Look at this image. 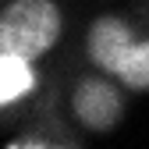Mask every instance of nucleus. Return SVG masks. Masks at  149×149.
Segmentation results:
<instances>
[{
    "label": "nucleus",
    "instance_id": "20e7f679",
    "mask_svg": "<svg viewBox=\"0 0 149 149\" xmlns=\"http://www.w3.org/2000/svg\"><path fill=\"white\" fill-rule=\"evenodd\" d=\"M36 92H39V71H36V61L22 57V53L0 50V107L11 110L18 103L32 100Z\"/></svg>",
    "mask_w": 149,
    "mask_h": 149
},
{
    "label": "nucleus",
    "instance_id": "39448f33",
    "mask_svg": "<svg viewBox=\"0 0 149 149\" xmlns=\"http://www.w3.org/2000/svg\"><path fill=\"white\" fill-rule=\"evenodd\" d=\"M114 78L128 89V92H149V36H139V39L128 46V53L121 57Z\"/></svg>",
    "mask_w": 149,
    "mask_h": 149
},
{
    "label": "nucleus",
    "instance_id": "f257e3e1",
    "mask_svg": "<svg viewBox=\"0 0 149 149\" xmlns=\"http://www.w3.org/2000/svg\"><path fill=\"white\" fill-rule=\"evenodd\" d=\"M64 39V11L57 0H7L0 11V50L39 64Z\"/></svg>",
    "mask_w": 149,
    "mask_h": 149
},
{
    "label": "nucleus",
    "instance_id": "f03ea898",
    "mask_svg": "<svg viewBox=\"0 0 149 149\" xmlns=\"http://www.w3.org/2000/svg\"><path fill=\"white\" fill-rule=\"evenodd\" d=\"M124 85L107 71L92 68L89 74H78L68 89V114L71 121L89 135H110L117 132L124 114H128V96Z\"/></svg>",
    "mask_w": 149,
    "mask_h": 149
},
{
    "label": "nucleus",
    "instance_id": "423d86ee",
    "mask_svg": "<svg viewBox=\"0 0 149 149\" xmlns=\"http://www.w3.org/2000/svg\"><path fill=\"white\" fill-rule=\"evenodd\" d=\"M46 146H53V142H50V135H39V132L14 135V139L7 142V149H46Z\"/></svg>",
    "mask_w": 149,
    "mask_h": 149
},
{
    "label": "nucleus",
    "instance_id": "7ed1b4c3",
    "mask_svg": "<svg viewBox=\"0 0 149 149\" xmlns=\"http://www.w3.org/2000/svg\"><path fill=\"white\" fill-rule=\"evenodd\" d=\"M135 39H139V32L132 25V18L103 11V14L92 18L89 29H85V57H89V64L96 71L114 74L121 57L128 53V46H132Z\"/></svg>",
    "mask_w": 149,
    "mask_h": 149
}]
</instances>
